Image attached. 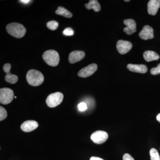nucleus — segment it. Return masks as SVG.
Here are the masks:
<instances>
[{
    "label": "nucleus",
    "instance_id": "nucleus-8",
    "mask_svg": "<svg viewBox=\"0 0 160 160\" xmlns=\"http://www.w3.org/2000/svg\"><path fill=\"white\" fill-rule=\"evenodd\" d=\"M132 44L129 41L119 40L117 44V49L121 54H125L129 52L132 48Z\"/></svg>",
    "mask_w": 160,
    "mask_h": 160
},
{
    "label": "nucleus",
    "instance_id": "nucleus-13",
    "mask_svg": "<svg viewBox=\"0 0 160 160\" xmlns=\"http://www.w3.org/2000/svg\"><path fill=\"white\" fill-rule=\"evenodd\" d=\"M85 57V53L82 51H74L72 52L69 55V63L74 64L82 60Z\"/></svg>",
    "mask_w": 160,
    "mask_h": 160
},
{
    "label": "nucleus",
    "instance_id": "nucleus-14",
    "mask_svg": "<svg viewBox=\"0 0 160 160\" xmlns=\"http://www.w3.org/2000/svg\"><path fill=\"white\" fill-rule=\"evenodd\" d=\"M160 7V0H150L148 3V13L151 15H155Z\"/></svg>",
    "mask_w": 160,
    "mask_h": 160
},
{
    "label": "nucleus",
    "instance_id": "nucleus-15",
    "mask_svg": "<svg viewBox=\"0 0 160 160\" xmlns=\"http://www.w3.org/2000/svg\"><path fill=\"white\" fill-rule=\"evenodd\" d=\"M127 68L130 71L138 73H145L148 70L146 65H136V64H129L127 65Z\"/></svg>",
    "mask_w": 160,
    "mask_h": 160
},
{
    "label": "nucleus",
    "instance_id": "nucleus-5",
    "mask_svg": "<svg viewBox=\"0 0 160 160\" xmlns=\"http://www.w3.org/2000/svg\"><path fill=\"white\" fill-rule=\"evenodd\" d=\"M14 97V93L11 89L8 88L0 89V102L4 105H7L11 102Z\"/></svg>",
    "mask_w": 160,
    "mask_h": 160
},
{
    "label": "nucleus",
    "instance_id": "nucleus-10",
    "mask_svg": "<svg viewBox=\"0 0 160 160\" xmlns=\"http://www.w3.org/2000/svg\"><path fill=\"white\" fill-rule=\"evenodd\" d=\"M124 23L126 26L124 29V31L126 34L131 35L136 32V23L134 20L126 19L124 20Z\"/></svg>",
    "mask_w": 160,
    "mask_h": 160
},
{
    "label": "nucleus",
    "instance_id": "nucleus-9",
    "mask_svg": "<svg viewBox=\"0 0 160 160\" xmlns=\"http://www.w3.org/2000/svg\"><path fill=\"white\" fill-rule=\"evenodd\" d=\"M11 66L9 63L5 64L3 66V70L6 73L5 76V80L7 82L10 84H15L18 82V77L16 75L12 74L10 73V69H11Z\"/></svg>",
    "mask_w": 160,
    "mask_h": 160
},
{
    "label": "nucleus",
    "instance_id": "nucleus-3",
    "mask_svg": "<svg viewBox=\"0 0 160 160\" xmlns=\"http://www.w3.org/2000/svg\"><path fill=\"white\" fill-rule=\"evenodd\" d=\"M42 57L43 60L49 66L54 67L59 63V55L55 50H47L44 52Z\"/></svg>",
    "mask_w": 160,
    "mask_h": 160
},
{
    "label": "nucleus",
    "instance_id": "nucleus-24",
    "mask_svg": "<svg viewBox=\"0 0 160 160\" xmlns=\"http://www.w3.org/2000/svg\"><path fill=\"white\" fill-rule=\"evenodd\" d=\"M78 108L79 110L81 112L85 111L88 108L87 107V105L86 103L82 102L78 104Z\"/></svg>",
    "mask_w": 160,
    "mask_h": 160
},
{
    "label": "nucleus",
    "instance_id": "nucleus-16",
    "mask_svg": "<svg viewBox=\"0 0 160 160\" xmlns=\"http://www.w3.org/2000/svg\"><path fill=\"white\" fill-rule=\"evenodd\" d=\"M143 57L144 59L147 62L156 61L159 59L160 56L156 52L152 51H146L144 52Z\"/></svg>",
    "mask_w": 160,
    "mask_h": 160
},
{
    "label": "nucleus",
    "instance_id": "nucleus-29",
    "mask_svg": "<svg viewBox=\"0 0 160 160\" xmlns=\"http://www.w3.org/2000/svg\"><path fill=\"white\" fill-rule=\"evenodd\" d=\"M125 1V2H130V0H125V1Z\"/></svg>",
    "mask_w": 160,
    "mask_h": 160
},
{
    "label": "nucleus",
    "instance_id": "nucleus-21",
    "mask_svg": "<svg viewBox=\"0 0 160 160\" xmlns=\"http://www.w3.org/2000/svg\"><path fill=\"white\" fill-rule=\"evenodd\" d=\"M7 112L6 109L2 106L0 107V121H2L7 118Z\"/></svg>",
    "mask_w": 160,
    "mask_h": 160
},
{
    "label": "nucleus",
    "instance_id": "nucleus-17",
    "mask_svg": "<svg viewBox=\"0 0 160 160\" xmlns=\"http://www.w3.org/2000/svg\"><path fill=\"white\" fill-rule=\"evenodd\" d=\"M85 7L88 10L92 9L96 12H98L101 10V6L97 0H90L88 4L85 5Z\"/></svg>",
    "mask_w": 160,
    "mask_h": 160
},
{
    "label": "nucleus",
    "instance_id": "nucleus-19",
    "mask_svg": "<svg viewBox=\"0 0 160 160\" xmlns=\"http://www.w3.org/2000/svg\"><path fill=\"white\" fill-rule=\"evenodd\" d=\"M151 160H160V157L158 152L155 148H152L149 152Z\"/></svg>",
    "mask_w": 160,
    "mask_h": 160
},
{
    "label": "nucleus",
    "instance_id": "nucleus-28",
    "mask_svg": "<svg viewBox=\"0 0 160 160\" xmlns=\"http://www.w3.org/2000/svg\"><path fill=\"white\" fill-rule=\"evenodd\" d=\"M156 118L158 122H159L160 123V113H159V114L158 115Z\"/></svg>",
    "mask_w": 160,
    "mask_h": 160
},
{
    "label": "nucleus",
    "instance_id": "nucleus-26",
    "mask_svg": "<svg viewBox=\"0 0 160 160\" xmlns=\"http://www.w3.org/2000/svg\"><path fill=\"white\" fill-rule=\"evenodd\" d=\"M90 160H104L103 159L101 158H100L95 157H92L90 158Z\"/></svg>",
    "mask_w": 160,
    "mask_h": 160
},
{
    "label": "nucleus",
    "instance_id": "nucleus-4",
    "mask_svg": "<svg viewBox=\"0 0 160 160\" xmlns=\"http://www.w3.org/2000/svg\"><path fill=\"white\" fill-rule=\"evenodd\" d=\"M63 94L60 92H56L51 93L48 96L46 100L47 106L51 108L56 107L62 102Z\"/></svg>",
    "mask_w": 160,
    "mask_h": 160
},
{
    "label": "nucleus",
    "instance_id": "nucleus-7",
    "mask_svg": "<svg viewBox=\"0 0 160 160\" xmlns=\"http://www.w3.org/2000/svg\"><path fill=\"white\" fill-rule=\"evenodd\" d=\"M98 69V66L97 64H90L89 66L83 68L79 71L78 76L80 77L86 78L89 77L93 74Z\"/></svg>",
    "mask_w": 160,
    "mask_h": 160
},
{
    "label": "nucleus",
    "instance_id": "nucleus-12",
    "mask_svg": "<svg viewBox=\"0 0 160 160\" xmlns=\"http://www.w3.org/2000/svg\"><path fill=\"white\" fill-rule=\"evenodd\" d=\"M38 126L37 122L32 120H28L23 122L21 126L22 131L26 132H29L36 129Z\"/></svg>",
    "mask_w": 160,
    "mask_h": 160
},
{
    "label": "nucleus",
    "instance_id": "nucleus-6",
    "mask_svg": "<svg viewBox=\"0 0 160 160\" xmlns=\"http://www.w3.org/2000/svg\"><path fill=\"white\" fill-rule=\"evenodd\" d=\"M108 134L106 132L98 130L92 134L90 138L93 142L97 144H102L107 141Z\"/></svg>",
    "mask_w": 160,
    "mask_h": 160
},
{
    "label": "nucleus",
    "instance_id": "nucleus-23",
    "mask_svg": "<svg viewBox=\"0 0 160 160\" xmlns=\"http://www.w3.org/2000/svg\"><path fill=\"white\" fill-rule=\"evenodd\" d=\"M63 34L66 36H72L74 34V31L71 28H67L63 32Z\"/></svg>",
    "mask_w": 160,
    "mask_h": 160
},
{
    "label": "nucleus",
    "instance_id": "nucleus-1",
    "mask_svg": "<svg viewBox=\"0 0 160 160\" xmlns=\"http://www.w3.org/2000/svg\"><path fill=\"white\" fill-rule=\"evenodd\" d=\"M26 80L31 86H38L42 84L44 81V77L40 72L36 69H31L26 74Z\"/></svg>",
    "mask_w": 160,
    "mask_h": 160
},
{
    "label": "nucleus",
    "instance_id": "nucleus-27",
    "mask_svg": "<svg viewBox=\"0 0 160 160\" xmlns=\"http://www.w3.org/2000/svg\"><path fill=\"white\" fill-rule=\"evenodd\" d=\"M20 2H22L23 3H28L29 2H30V1L29 0H22V1H20Z\"/></svg>",
    "mask_w": 160,
    "mask_h": 160
},
{
    "label": "nucleus",
    "instance_id": "nucleus-22",
    "mask_svg": "<svg viewBox=\"0 0 160 160\" xmlns=\"http://www.w3.org/2000/svg\"><path fill=\"white\" fill-rule=\"evenodd\" d=\"M150 72L153 75L160 74V63L156 68H152L150 70Z\"/></svg>",
    "mask_w": 160,
    "mask_h": 160
},
{
    "label": "nucleus",
    "instance_id": "nucleus-18",
    "mask_svg": "<svg viewBox=\"0 0 160 160\" xmlns=\"http://www.w3.org/2000/svg\"><path fill=\"white\" fill-rule=\"evenodd\" d=\"M55 13L57 14L62 16L64 17L67 18H71L72 16L70 12L62 6L58 7L57 10L55 12Z\"/></svg>",
    "mask_w": 160,
    "mask_h": 160
},
{
    "label": "nucleus",
    "instance_id": "nucleus-25",
    "mask_svg": "<svg viewBox=\"0 0 160 160\" xmlns=\"http://www.w3.org/2000/svg\"><path fill=\"white\" fill-rule=\"evenodd\" d=\"M123 160H134V159L130 154L126 153L123 155Z\"/></svg>",
    "mask_w": 160,
    "mask_h": 160
},
{
    "label": "nucleus",
    "instance_id": "nucleus-20",
    "mask_svg": "<svg viewBox=\"0 0 160 160\" xmlns=\"http://www.w3.org/2000/svg\"><path fill=\"white\" fill-rule=\"evenodd\" d=\"M58 23L56 21H51L47 23V26L50 30H55L58 27Z\"/></svg>",
    "mask_w": 160,
    "mask_h": 160
},
{
    "label": "nucleus",
    "instance_id": "nucleus-2",
    "mask_svg": "<svg viewBox=\"0 0 160 160\" xmlns=\"http://www.w3.org/2000/svg\"><path fill=\"white\" fill-rule=\"evenodd\" d=\"M6 29L9 34L18 38L23 37L26 32L25 27L20 23H10L6 26Z\"/></svg>",
    "mask_w": 160,
    "mask_h": 160
},
{
    "label": "nucleus",
    "instance_id": "nucleus-11",
    "mask_svg": "<svg viewBox=\"0 0 160 160\" xmlns=\"http://www.w3.org/2000/svg\"><path fill=\"white\" fill-rule=\"evenodd\" d=\"M140 38L143 40L151 39L154 37L153 29L149 26H145L139 34Z\"/></svg>",
    "mask_w": 160,
    "mask_h": 160
}]
</instances>
